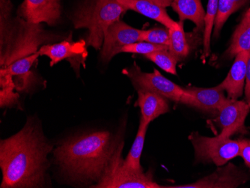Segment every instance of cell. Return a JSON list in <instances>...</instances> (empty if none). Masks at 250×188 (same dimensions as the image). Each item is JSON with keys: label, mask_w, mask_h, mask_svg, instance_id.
<instances>
[{"label": "cell", "mask_w": 250, "mask_h": 188, "mask_svg": "<svg viewBox=\"0 0 250 188\" xmlns=\"http://www.w3.org/2000/svg\"><path fill=\"white\" fill-rule=\"evenodd\" d=\"M53 146L40 128L30 121L24 127L0 143L1 188H37L44 181L47 155Z\"/></svg>", "instance_id": "6da1fadb"}, {"label": "cell", "mask_w": 250, "mask_h": 188, "mask_svg": "<svg viewBox=\"0 0 250 188\" xmlns=\"http://www.w3.org/2000/svg\"><path fill=\"white\" fill-rule=\"evenodd\" d=\"M122 143L109 132H94L64 142L55 150L54 156L71 182L98 183Z\"/></svg>", "instance_id": "7a4b0ae2"}, {"label": "cell", "mask_w": 250, "mask_h": 188, "mask_svg": "<svg viewBox=\"0 0 250 188\" xmlns=\"http://www.w3.org/2000/svg\"><path fill=\"white\" fill-rule=\"evenodd\" d=\"M9 0H1V68L37 53L48 36L38 23L20 18L10 21Z\"/></svg>", "instance_id": "3957f363"}, {"label": "cell", "mask_w": 250, "mask_h": 188, "mask_svg": "<svg viewBox=\"0 0 250 188\" xmlns=\"http://www.w3.org/2000/svg\"><path fill=\"white\" fill-rule=\"evenodd\" d=\"M127 12L117 0H87L71 17L75 29L85 28L89 33L87 46L99 50L108 28Z\"/></svg>", "instance_id": "277c9868"}, {"label": "cell", "mask_w": 250, "mask_h": 188, "mask_svg": "<svg viewBox=\"0 0 250 188\" xmlns=\"http://www.w3.org/2000/svg\"><path fill=\"white\" fill-rule=\"evenodd\" d=\"M122 142L111 160L101 180L92 188H161L150 174L136 172L124 165Z\"/></svg>", "instance_id": "5b68a950"}, {"label": "cell", "mask_w": 250, "mask_h": 188, "mask_svg": "<svg viewBox=\"0 0 250 188\" xmlns=\"http://www.w3.org/2000/svg\"><path fill=\"white\" fill-rule=\"evenodd\" d=\"M195 150V156L198 162L213 163L221 167L241 152V140H233L230 137H208L201 136L197 132L189 136Z\"/></svg>", "instance_id": "8992f818"}, {"label": "cell", "mask_w": 250, "mask_h": 188, "mask_svg": "<svg viewBox=\"0 0 250 188\" xmlns=\"http://www.w3.org/2000/svg\"><path fill=\"white\" fill-rule=\"evenodd\" d=\"M123 74L130 78L136 89H147L175 102L185 104L186 102L188 96L186 89L166 78L157 69H154L152 73L143 72L134 63L124 70Z\"/></svg>", "instance_id": "52a82bcc"}, {"label": "cell", "mask_w": 250, "mask_h": 188, "mask_svg": "<svg viewBox=\"0 0 250 188\" xmlns=\"http://www.w3.org/2000/svg\"><path fill=\"white\" fill-rule=\"evenodd\" d=\"M142 32L143 30L131 27L122 21L112 23L105 34L101 47V60L109 63L116 55L121 53L122 47L140 42Z\"/></svg>", "instance_id": "ba28073f"}, {"label": "cell", "mask_w": 250, "mask_h": 188, "mask_svg": "<svg viewBox=\"0 0 250 188\" xmlns=\"http://www.w3.org/2000/svg\"><path fill=\"white\" fill-rule=\"evenodd\" d=\"M250 111V106L247 102L227 98L217 113V123L221 127L219 135L231 137L236 134H245L246 119Z\"/></svg>", "instance_id": "9c48e42d"}, {"label": "cell", "mask_w": 250, "mask_h": 188, "mask_svg": "<svg viewBox=\"0 0 250 188\" xmlns=\"http://www.w3.org/2000/svg\"><path fill=\"white\" fill-rule=\"evenodd\" d=\"M18 13L20 18L29 23L54 26L61 17L60 0H24Z\"/></svg>", "instance_id": "30bf717a"}, {"label": "cell", "mask_w": 250, "mask_h": 188, "mask_svg": "<svg viewBox=\"0 0 250 188\" xmlns=\"http://www.w3.org/2000/svg\"><path fill=\"white\" fill-rule=\"evenodd\" d=\"M247 175L232 164L225 167L219 168L211 175L204 177L194 183L178 186L167 187L172 188H235L245 183Z\"/></svg>", "instance_id": "8fae6325"}, {"label": "cell", "mask_w": 250, "mask_h": 188, "mask_svg": "<svg viewBox=\"0 0 250 188\" xmlns=\"http://www.w3.org/2000/svg\"><path fill=\"white\" fill-rule=\"evenodd\" d=\"M185 89L189 94L187 105L213 114L217 115L219 109L228 98L225 96L224 89L220 84L213 88L191 87Z\"/></svg>", "instance_id": "7c38bea8"}, {"label": "cell", "mask_w": 250, "mask_h": 188, "mask_svg": "<svg viewBox=\"0 0 250 188\" xmlns=\"http://www.w3.org/2000/svg\"><path fill=\"white\" fill-rule=\"evenodd\" d=\"M250 51H241L235 56L231 69L220 86L227 93V98L238 100L244 94L247 76V61Z\"/></svg>", "instance_id": "4fadbf2b"}, {"label": "cell", "mask_w": 250, "mask_h": 188, "mask_svg": "<svg viewBox=\"0 0 250 188\" xmlns=\"http://www.w3.org/2000/svg\"><path fill=\"white\" fill-rule=\"evenodd\" d=\"M85 43L84 42H72L64 41L55 44H46L39 50L40 56H47L50 59V66L60 63L65 59L81 61L86 55Z\"/></svg>", "instance_id": "5bb4252c"}, {"label": "cell", "mask_w": 250, "mask_h": 188, "mask_svg": "<svg viewBox=\"0 0 250 188\" xmlns=\"http://www.w3.org/2000/svg\"><path fill=\"white\" fill-rule=\"evenodd\" d=\"M137 105L141 110V119L147 124L169 111L167 99L159 94L147 89H137Z\"/></svg>", "instance_id": "9a60e30c"}, {"label": "cell", "mask_w": 250, "mask_h": 188, "mask_svg": "<svg viewBox=\"0 0 250 188\" xmlns=\"http://www.w3.org/2000/svg\"><path fill=\"white\" fill-rule=\"evenodd\" d=\"M125 9L132 10L150 19L157 21L168 29L175 27L178 22L168 16L166 8L158 6L149 0H117Z\"/></svg>", "instance_id": "2e32d148"}, {"label": "cell", "mask_w": 250, "mask_h": 188, "mask_svg": "<svg viewBox=\"0 0 250 188\" xmlns=\"http://www.w3.org/2000/svg\"><path fill=\"white\" fill-rule=\"evenodd\" d=\"M172 8L179 16L180 21H192L198 30L205 26L206 12L201 0H173Z\"/></svg>", "instance_id": "e0dca14e"}, {"label": "cell", "mask_w": 250, "mask_h": 188, "mask_svg": "<svg viewBox=\"0 0 250 188\" xmlns=\"http://www.w3.org/2000/svg\"><path fill=\"white\" fill-rule=\"evenodd\" d=\"M39 51L29 57H24L21 60H17L15 63H11L5 68H1V75H8L12 77H18V81H15V88L21 90L24 88L26 83L29 81V70L32 68L34 63L39 58Z\"/></svg>", "instance_id": "ac0fdd59"}, {"label": "cell", "mask_w": 250, "mask_h": 188, "mask_svg": "<svg viewBox=\"0 0 250 188\" xmlns=\"http://www.w3.org/2000/svg\"><path fill=\"white\" fill-rule=\"evenodd\" d=\"M241 51H250V15L247 13L234 31L226 56L229 58L235 57Z\"/></svg>", "instance_id": "d6986e66"}, {"label": "cell", "mask_w": 250, "mask_h": 188, "mask_svg": "<svg viewBox=\"0 0 250 188\" xmlns=\"http://www.w3.org/2000/svg\"><path fill=\"white\" fill-rule=\"evenodd\" d=\"M149 124L145 123L143 119H140V127L136 134V138L132 145L131 148L127 154V158L124 160V165L136 172H143V168L140 164V158L144 147L146 132Z\"/></svg>", "instance_id": "ffe728a7"}, {"label": "cell", "mask_w": 250, "mask_h": 188, "mask_svg": "<svg viewBox=\"0 0 250 188\" xmlns=\"http://www.w3.org/2000/svg\"><path fill=\"white\" fill-rule=\"evenodd\" d=\"M169 51L178 61L184 60L189 53V46L185 36L183 21H179L175 27L169 29Z\"/></svg>", "instance_id": "44dd1931"}, {"label": "cell", "mask_w": 250, "mask_h": 188, "mask_svg": "<svg viewBox=\"0 0 250 188\" xmlns=\"http://www.w3.org/2000/svg\"><path fill=\"white\" fill-rule=\"evenodd\" d=\"M218 12V0H208L204 26L203 53L208 57L210 53V39Z\"/></svg>", "instance_id": "7402d4cb"}, {"label": "cell", "mask_w": 250, "mask_h": 188, "mask_svg": "<svg viewBox=\"0 0 250 188\" xmlns=\"http://www.w3.org/2000/svg\"><path fill=\"white\" fill-rule=\"evenodd\" d=\"M145 57L157 64L166 72L176 75V66L179 61L171 53L169 50L155 52L151 54L146 55Z\"/></svg>", "instance_id": "603a6c76"}, {"label": "cell", "mask_w": 250, "mask_h": 188, "mask_svg": "<svg viewBox=\"0 0 250 188\" xmlns=\"http://www.w3.org/2000/svg\"><path fill=\"white\" fill-rule=\"evenodd\" d=\"M234 12V0H218V12L215 21L213 33L214 37H219L225 23Z\"/></svg>", "instance_id": "cb8c5ba5"}, {"label": "cell", "mask_w": 250, "mask_h": 188, "mask_svg": "<svg viewBox=\"0 0 250 188\" xmlns=\"http://www.w3.org/2000/svg\"><path fill=\"white\" fill-rule=\"evenodd\" d=\"M147 42L159 45L169 44V29L168 28L155 27L143 30L140 42Z\"/></svg>", "instance_id": "d4e9b609"}, {"label": "cell", "mask_w": 250, "mask_h": 188, "mask_svg": "<svg viewBox=\"0 0 250 188\" xmlns=\"http://www.w3.org/2000/svg\"><path fill=\"white\" fill-rule=\"evenodd\" d=\"M167 50H169L168 46L159 45V44L142 41V42H135V43L125 46L122 47L121 53H135V54L146 56V55L151 54L155 52Z\"/></svg>", "instance_id": "484cf974"}, {"label": "cell", "mask_w": 250, "mask_h": 188, "mask_svg": "<svg viewBox=\"0 0 250 188\" xmlns=\"http://www.w3.org/2000/svg\"><path fill=\"white\" fill-rule=\"evenodd\" d=\"M1 106H9L18 102V94L13 92L14 84L1 85Z\"/></svg>", "instance_id": "4316f807"}, {"label": "cell", "mask_w": 250, "mask_h": 188, "mask_svg": "<svg viewBox=\"0 0 250 188\" xmlns=\"http://www.w3.org/2000/svg\"><path fill=\"white\" fill-rule=\"evenodd\" d=\"M240 157L243 158L247 167L250 169V140H241Z\"/></svg>", "instance_id": "83f0119b"}, {"label": "cell", "mask_w": 250, "mask_h": 188, "mask_svg": "<svg viewBox=\"0 0 250 188\" xmlns=\"http://www.w3.org/2000/svg\"><path fill=\"white\" fill-rule=\"evenodd\" d=\"M246 102L250 106V52L247 61V76H246L245 88H244Z\"/></svg>", "instance_id": "f1b7e54d"}, {"label": "cell", "mask_w": 250, "mask_h": 188, "mask_svg": "<svg viewBox=\"0 0 250 188\" xmlns=\"http://www.w3.org/2000/svg\"><path fill=\"white\" fill-rule=\"evenodd\" d=\"M149 1L164 8L171 6L173 2V0H149Z\"/></svg>", "instance_id": "f546056e"}, {"label": "cell", "mask_w": 250, "mask_h": 188, "mask_svg": "<svg viewBox=\"0 0 250 188\" xmlns=\"http://www.w3.org/2000/svg\"><path fill=\"white\" fill-rule=\"evenodd\" d=\"M246 1L247 0H234V9L236 11L239 9L241 7H242L244 5V4L245 3Z\"/></svg>", "instance_id": "4dcf8cb0"}, {"label": "cell", "mask_w": 250, "mask_h": 188, "mask_svg": "<svg viewBox=\"0 0 250 188\" xmlns=\"http://www.w3.org/2000/svg\"><path fill=\"white\" fill-rule=\"evenodd\" d=\"M246 13H247V14H249V15H250V8H249L248 11H247V12H246Z\"/></svg>", "instance_id": "1f68e13d"}]
</instances>
